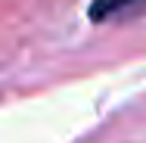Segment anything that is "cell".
<instances>
[{
	"label": "cell",
	"mask_w": 146,
	"mask_h": 143,
	"mask_svg": "<svg viewBox=\"0 0 146 143\" xmlns=\"http://www.w3.org/2000/svg\"><path fill=\"white\" fill-rule=\"evenodd\" d=\"M146 6V0H93L87 9L90 22H112L118 16H127V13H134V9H140Z\"/></svg>",
	"instance_id": "obj_1"
}]
</instances>
